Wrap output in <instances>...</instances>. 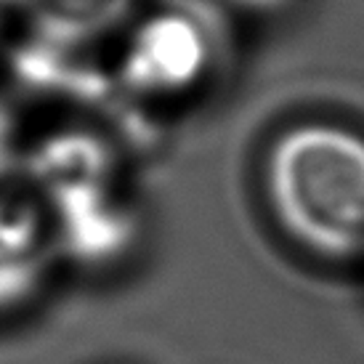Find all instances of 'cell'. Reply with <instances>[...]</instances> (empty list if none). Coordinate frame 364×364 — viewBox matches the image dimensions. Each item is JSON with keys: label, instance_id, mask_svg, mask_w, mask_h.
Masks as SVG:
<instances>
[{"label": "cell", "instance_id": "obj_2", "mask_svg": "<svg viewBox=\"0 0 364 364\" xmlns=\"http://www.w3.org/2000/svg\"><path fill=\"white\" fill-rule=\"evenodd\" d=\"M208 64L203 30L183 14H157L136 27L122 53V77L139 93L171 96L192 88Z\"/></svg>", "mask_w": 364, "mask_h": 364}, {"label": "cell", "instance_id": "obj_5", "mask_svg": "<svg viewBox=\"0 0 364 364\" xmlns=\"http://www.w3.org/2000/svg\"><path fill=\"white\" fill-rule=\"evenodd\" d=\"M6 16L19 19L35 41L64 51L107 38L131 14L133 0H0Z\"/></svg>", "mask_w": 364, "mask_h": 364}, {"label": "cell", "instance_id": "obj_1", "mask_svg": "<svg viewBox=\"0 0 364 364\" xmlns=\"http://www.w3.org/2000/svg\"><path fill=\"white\" fill-rule=\"evenodd\" d=\"M266 194L277 221L306 250L364 258V139L335 125H304L274 144Z\"/></svg>", "mask_w": 364, "mask_h": 364}, {"label": "cell", "instance_id": "obj_4", "mask_svg": "<svg viewBox=\"0 0 364 364\" xmlns=\"http://www.w3.org/2000/svg\"><path fill=\"white\" fill-rule=\"evenodd\" d=\"M46 215L56 253L85 266L120 261L139 240L136 213L117 197V189L46 210Z\"/></svg>", "mask_w": 364, "mask_h": 364}, {"label": "cell", "instance_id": "obj_6", "mask_svg": "<svg viewBox=\"0 0 364 364\" xmlns=\"http://www.w3.org/2000/svg\"><path fill=\"white\" fill-rule=\"evenodd\" d=\"M0 19H6V11H3V3H0Z\"/></svg>", "mask_w": 364, "mask_h": 364}, {"label": "cell", "instance_id": "obj_3", "mask_svg": "<svg viewBox=\"0 0 364 364\" xmlns=\"http://www.w3.org/2000/svg\"><path fill=\"white\" fill-rule=\"evenodd\" d=\"M53 255L48 215L38 197L0 192V314L38 295Z\"/></svg>", "mask_w": 364, "mask_h": 364}]
</instances>
